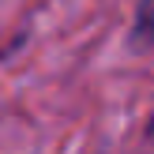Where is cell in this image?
Listing matches in <instances>:
<instances>
[{
    "label": "cell",
    "mask_w": 154,
    "mask_h": 154,
    "mask_svg": "<svg viewBox=\"0 0 154 154\" xmlns=\"http://www.w3.org/2000/svg\"><path fill=\"white\" fill-rule=\"evenodd\" d=\"M132 45L135 49H154V0H139V4H135Z\"/></svg>",
    "instance_id": "6da1fadb"
},
{
    "label": "cell",
    "mask_w": 154,
    "mask_h": 154,
    "mask_svg": "<svg viewBox=\"0 0 154 154\" xmlns=\"http://www.w3.org/2000/svg\"><path fill=\"white\" fill-rule=\"evenodd\" d=\"M147 143H154V113H150V120H147Z\"/></svg>",
    "instance_id": "7a4b0ae2"
}]
</instances>
